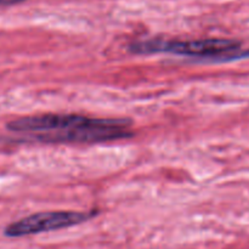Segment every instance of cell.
Instances as JSON below:
<instances>
[{
  "instance_id": "6da1fadb",
  "label": "cell",
  "mask_w": 249,
  "mask_h": 249,
  "mask_svg": "<svg viewBox=\"0 0 249 249\" xmlns=\"http://www.w3.org/2000/svg\"><path fill=\"white\" fill-rule=\"evenodd\" d=\"M241 43L232 39H198V40H168L147 39L129 45V51L136 55L168 53L191 57H209L223 61L226 56L240 50Z\"/></svg>"
},
{
  "instance_id": "7a4b0ae2",
  "label": "cell",
  "mask_w": 249,
  "mask_h": 249,
  "mask_svg": "<svg viewBox=\"0 0 249 249\" xmlns=\"http://www.w3.org/2000/svg\"><path fill=\"white\" fill-rule=\"evenodd\" d=\"M131 121L125 118H90L80 114L49 113L41 116L21 117L9 122L7 130L14 133L43 134L72 130L77 128H106L128 130Z\"/></svg>"
},
{
  "instance_id": "3957f363",
  "label": "cell",
  "mask_w": 249,
  "mask_h": 249,
  "mask_svg": "<svg viewBox=\"0 0 249 249\" xmlns=\"http://www.w3.org/2000/svg\"><path fill=\"white\" fill-rule=\"evenodd\" d=\"M95 214H96L95 212L85 213V212L71 211L44 212V213L32 214L7 225L4 230V235L6 237L16 238L62 230V229L72 228V226L85 223L89 219L94 218Z\"/></svg>"
},
{
  "instance_id": "277c9868",
  "label": "cell",
  "mask_w": 249,
  "mask_h": 249,
  "mask_svg": "<svg viewBox=\"0 0 249 249\" xmlns=\"http://www.w3.org/2000/svg\"><path fill=\"white\" fill-rule=\"evenodd\" d=\"M36 141L44 143H94L122 140L133 136L129 130L106 128H77L53 133L31 134Z\"/></svg>"
},
{
  "instance_id": "5b68a950",
  "label": "cell",
  "mask_w": 249,
  "mask_h": 249,
  "mask_svg": "<svg viewBox=\"0 0 249 249\" xmlns=\"http://www.w3.org/2000/svg\"><path fill=\"white\" fill-rule=\"evenodd\" d=\"M243 58H249V50L246 51H236L232 55H229L224 58L223 61H235V60H243Z\"/></svg>"
},
{
  "instance_id": "8992f818",
  "label": "cell",
  "mask_w": 249,
  "mask_h": 249,
  "mask_svg": "<svg viewBox=\"0 0 249 249\" xmlns=\"http://www.w3.org/2000/svg\"><path fill=\"white\" fill-rule=\"evenodd\" d=\"M26 0H0V6H10V5L21 4Z\"/></svg>"
}]
</instances>
